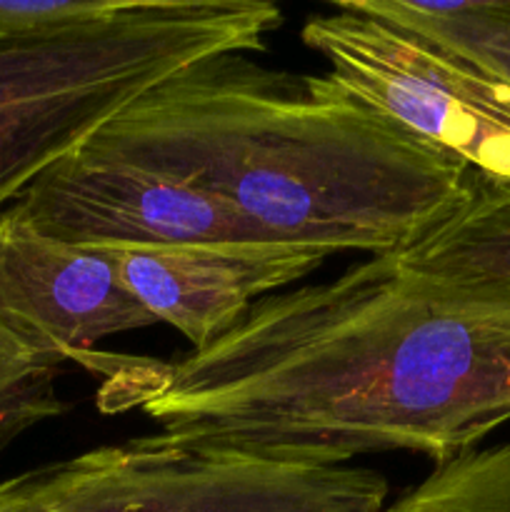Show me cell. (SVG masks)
<instances>
[{
	"label": "cell",
	"instance_id": "1",
	"mask_svg": "<svg viewBox=\"0 0 510 512\" xmlns=\"http://www.w3.org/2000/svg\"><path fill=\"white\" fill-rule=\"evenodd\" d=\"M138 403L190 448L308 465L408 450L438 463L510 420V305L398 253L370 255L158 363Z\"/></svg>",
	"mask_w": 510,
	"mask_h": 512
},
{
	"label": "cell",
	"instance_id": "2",
	"mask_svg": "<svg viewBox=\"0 0 510 512\" xmlns=\"http://www.w3.org/2000/svg\"><path fill=\"white\" fill-rule=\"evenodd\" d=\"M225 53L150 88L83 150L228 205L270 240L403 253L463 200L448 158L325 75Z\"/></svg>",
	"mask_w": 510,
	"mask_h": 512
},
{
	"label": "cell",
	"instance_id": "3",
	"mask_svg": "<svg viewBox=\"0 0 510 512\" xmlns=\"http://www.w3.org/2000/svg\"><path fill=\"white\" fill-rule=\"evenodd\" d=\"M280 20L265 0H118L75 28L0 40V213L150 88L255 53Z\"/></svg>",
	"mask_w": 510,
	"mask_h": 512
},
{
	"label": "cell",
	"instance_id": "4",
	"mask_svg": "<svg viewBox=\"0 0 510 512\" xmlns=\"http://www.w3.org/2000/svg\"><path fill=\"white\" fill-rule=\"evenodd\" d=\"M385 500L370 468L200 450L160 433L0 480V512H385Z\"/></svg>",
	"mask_w": 510,
	"mask_h": 512
},
{
	"label": "cell",
	"instance_id": "5",
	"mask_svg": "<svg viewBox=\"0 0 510 512\" xmlns=\"http://www.w3.org/2000/svg\"><path fill=\"white\" fill-rule=\"evenodd\" d=\"M300 38L360 103L468 170L510 183V85L350 3L310 15Z\"/></svg>",
	"mask_w": 510,
	"mask_h": 512
},
{
	"label": "cell",
	"instance_id": "6",
	"mask_svg": "<svg viewBox=\"0 0 510 512\" xmlns=\"http://www.w3.org/2000/svg\"><path fill=\"white\" fill-rule=\"evenodd\" d=\"M10 210L43 238L75 248L270 240L210 195L83 148L43 170Z\"/></svg>",
	"mask_w": 510,
	"mask_h": 512
},
{
	"label": "cell",
	"instance_id": "7",
	"mask_svg": "<svg viewBox=\"0 0 510 512\" xmlns=\"http://www.w3.org/2000/svg\"><path fill=\"white\" fill-rule=\"evenodd\" d=\"M0 323L30 348L123 380L98 343L155 325L125 288L118 250L43 238L10 208L0 213Z\"/></svg>",
	"mask_w": 510,
	"mask_h": 512
},
{
	"label": "cell",
	"instance_id": "8",
	"mask_svg": "<svg viewBox=\"0 0 510 512\" xmlns=\"http://www.w3.org/2000/svg\"><path fill=\"white\" fill-rule=\"evenodd\" d=\"M320 245L278 240H220L170 248L118 250L120 275L155 318L193 350L233 330L258 298L305 278L330 258Z\"/></svg>",
	"mask_w": 510,
	"mask_h": 512
},
{
	"label": "cell",
	"instance_id": "9",
	"mask_svg": "<svg viewBox=\"0 0 510 512\" xmlns=\"http://www.w3.org/2000/svg\"><path fill=\"white\" fill-rule=\"evenodd\" d=\"M398 258L415 273L510 305V183L470 170L458 208Z\"/></svg>",
	"mask_w": 510,
	"mask_h": 512
},
{
	"label": "cell",
	"instance_id": "10",
	"mask_svg": "<svg viewBox=\"0 0 510 512\" xmlns=\"http://www.w3.org/2000/svg\"><path fill=\"white\" fill-rule=\"evenodd\" d=\"M355 10L510 85V0H348Z\"/></svg>",
	"mask_w": 510,
	"mask_h": 512
},
{
	"label": "cell",
	"instance_id": "11",
	"mask_svg": "<svg viewBox=\"0 0 510 512\" xmlns=\"http://www.w3.org/2000/svg\"><path fill=\"white\" fill-rule=\"evenodd\" d=\"M385 512H510V443L438 460Z\"/></svg>",
	"mask_w": 510,
	"mask_h": 512
},
{
	"label": "cell",
	"instance_id": "12",
	"mask_svg": "<svg viewBox=\"0 0 510 512\" xmlns=\"http://www.w3.org/2000/svg\"><path fill=\"white\" fill-rule=\"evenodd\" d=\"M60 363L0 323V453L15 438L65 410L55 380Z\"/></svg>",
	"mask_w": 510,
	"mask_h": 512
},
{
	"label": "cell",
	"instance_id": "13",
	"mask_svg": "<svg viewBox=\"0 0 510 512\" xmlns=\"http://www.w3.org/2000/svg\"><path fill=\"white\" fill-rule=\"evenodd\" d=\"M118 0H0V40L58 33L100 18Z\"/></svg>",
	"mask_w": 510,
	"mask_h": 512
}]
</instances>
